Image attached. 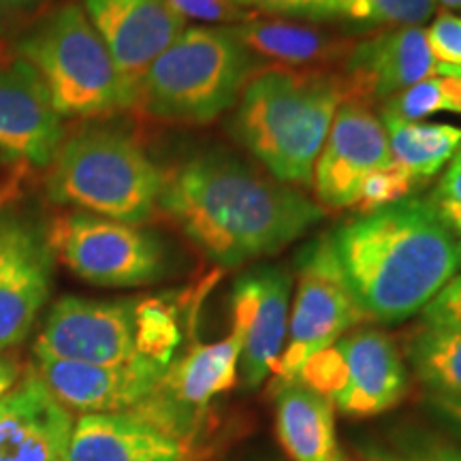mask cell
I'll list each match as a JSON object with an SVG mask.
<instances>
[{
	"label": "cell",
	"mask_w": 461,
	"mask_h": 461,
	"mask_svg": "<svg viewBox=\"0 0 461 461\" xmlns=\"http://www.w3.org/2000/svg\"><path fill=\"white\" fill-rule=\"evenodd\" d=\"M434 406L461 429V397L434 395Z\"/></svg>",
	"instance_id": "35"
},
{
	"label": "cell",
	"mask_w": 461,
	"mask_h": 461,
	"mask_svg": "<svg viewBox=\"0 0 461 461\" xmlns=\"http://www.w3.org/2000/svg\"><path fill=\"white\" fill-rule=\"evenodd\" d=\"M45 241L68 272L95 286H146L163 278L167 269L165 250L154 235L88 212L58 216Z\"/></svg>",
	"instance_id": "8"
},
{
	"label": "cell",
	"mask_w": 461,
	"mask_h": 461,
	"mask_svg": "<svg viewBox=\"0 0 461 461\" xmlns=\"http://www.w3.org/2000/svg\"><path fill=\"white\" fill-rule=\"evenodd\" d=\"M297 295L274 384L299 380L312 357L367 321L344 278L330 235L305 244L297 255Z\"/></svg>",
	"instance_id": "7"
},
{
	"label": "cell",
	"mask_w": 461,
	"mask_h": 461,
	"mask_svg": "<svg viewBox=\"0 0 461 461\" xmlns=\"http://www.w3.org/2000/svg\"><path fill=\"white\" fill-rule=\"evenodd\" d=\"M431 203L436 205L438 214H440L442 221L448 229H451V233L455 238H461V205L457 203H451V201H445V199H431Z\"/></svg>",
	"instance_id": "33"
},
{
	"label": "cell",
	"mask_w": 461,
	"mask_h": 461,
	"mask_svg": "<svg viewBox=\"0 0 461 461\" xmlns=\"http://www.w3.org/2000/svg\"><path fill=\"white\" fill-rule=\"evenodd\" d=\"M423 184L425 180H420L393 160L389 167L374 171L366 177L353 210L357 214H370V212L383 210V207L393 205L397 201L414 197V193Z\"/></svg>",
	"instance_id": "26"
},
{
	"label": "cell",
	"mask_w": 461,
	"mask_h": 461,
	"mask_svg": "<svg viewBox=\"0 0 461 461\" xmlns=\"http://www.w3.org/2000/svg\"><path fill=\"white\" fill-rule=\"evenodd\" d=\"M408 359L434 395L461 397V330L423 322L408 339Z\"/></svg>",
	"instance_id": "24"
},
{
	"label": "cell",
	"mask_w": 461,
	"mask_h": 461,
	"mask_svg": "<svg viewBox=\"0 0 461 461\" xmlns=\"http://www.w3.org/2000/svg\"><path fill=\"white\" fill-rule=\"evenodd\" d=\"M158 210L222 267L276 255L325 216L302 190L224 149L194 154L165 173Z\"/></svg>",
	"instance_id": "1"
},
{
	"label": "cell",
	"mask_w": 461,
	"mask_h": 461,
	"mask_svg": "<svg viewBox=\"0 0 461 461\" xmlns=\"http://www.w3.org/2000/svg\"><path fill=\"white\" fill-rule=\"evenodd\" d=\"M428 34L420 26L383 28L363 32L339 71L348 82L350 99L380 107L420 79L436 75Z\"/></svg>",
	"instance_id": "14"
},
{
	"label": "cell",
	"mask_w": 461,
	"mask_h": 461,
	"mask_svg": "<svg viewBox=\"0 0 461 461\" xmlns=\"http://www.w3.org/2000/svg\"><path fill=\"white\" fill-rule=\"evenodd\" d=\"M230 3L238 5L244 11H250V14L288 17L297 7L308 3V0H230Z\"/></svg>",
	"instance_id": "31"
},
{
	"label": "cell",
	"mask_w": 461,
	"mask_h": 461,
	"mask_svg": "<svg viewBox=\"0 0 461 461\" xmlns=\"http://www.w3.org/2000/svg\"><path fill=\"white\" fill-rule=\"evenodd\" d=\"M84 11L135 96L149 65L186 31L169 0H84Z\"/></svg>",
	"instance_id": "13"
},
{
	"label": "cell",
	"mask_w": 461,
	"mask_h": 461,
	"mask_svg": "<svg viewBox=\"0 0 461 461\" xmlns=\"http://www.w3.org/2000/svg\"><path fill=\"white\" fill-rule=\"evenodd\" d=\"M34 370L51 395L71 412H126L157 389L167 372L163 363L140 357L120 366L37 359Z\"/></svg>",
	"instance_id": "15"
},
{
	"label": "cell",
	"mask_w": 461,
	"mask_h": 461,
	"mask_svg": "<svg viewBox=\"0 0 461 461\" xmlns=\"http://www.w3.org/2000/svg\"><path fill=\"white\" fill-rule=\"evenodd\" d=\"M34 359L120 366L140 359V299L65 295L51 305Z\"/></svg>",
	"instance_id": "10"
},
{
	"label": "cell",
	"mask_w": 461,
	"mask_h": 461,
	"mask_svg": "<svg viewBox=\"0 0 461 461\" xmlns=\"http://www.w3.org/2000/svg\"><path fill=\"white\" fill-rule=\"evenodd\" d=\"M169 3L184 20H197L205 24L238 26L255 15L233 5L230 0H169Z\"/></svg>",
	"instance_id": "28"
},
{
	"label": "cell",
	"mask_w": 461,
	"mask_h": 461,
	"mask_svg": "<svg viewBox=\"0 0 461 461\" xmlns=\"http://www.w3.org/2000/svg\"><path fill=\"white\" fill-rule=\"evenodd\" d=\"M51 250L39 238L0 280V353L22 344L51 291Z\"/></svg>",
	"instance_id": "21"
},
{
	"label": "cell",
	"mask_w": 461,
	"mask_h": 461,
	"mask_svg": "<svg viewBox=\"0 0 461 461\" xmlns=\"http://www.w3.org/2000/svg\"><path fill=\"white\" fill-rule=\"evenodd\" d=\"M230 31L263 68H342L363 34L261 14L230 26Z\"/></svg>",
	"instance_id": "18"
},
{
	"label": "cell",
	"mask_w": 461,
	"mask_h": 461,
	"mask_svg": "<svg viewBox=\"0 0 461 461\" xmlns=\"http://www.w3.org/2000/svg\"><path fill=\"white\" fill-rule=\"evenodd\" d=\"M438 5H440V7L445 11L461 9V0H438Z\"/></svg>",
	"instance_id": "39"
},
{
	"label": "cell",
	"mask_w": 461,
	"mask_h": 461,
	"mask_svg": "<svg viewBox=\"0 0 461 461\" xmlns=\"http://www.w3.org/2000/svg\"><path fill=\"white\" fill-rule=\"evenodd\" d=\"M261 62L230 26H193L149 65L135 107L165 124L205 126L238 105Z\"/></svg>",
	"instance_id": "4"
},
{
	"label": "cell",
	"mask_w": 461,
	"mask_h": 461,
	"mask_svg": "<svg viewBox=\"0 0 461 461\" xmlns=\"http://www.w3.org/2000/svg\"><path fill=\"white\" fill-rule=\"evenodd\" d=\"M431 199H445L451 203L461 205V152L451 160L448 169L442 180L438 182L436 193L431 194Z\"/></svg>",
	"instance_id": "32"
},
{
	"label": "cell",
	"mask_w": 461,
	"mask_h": 461,
	"mask_svg": "<svg viewBox=\"0 0 461 461\" xmlns=\"http://www.w3.org/2000/svg\"><path fill=\"white\" fill-rule=\"evenodd\" d=\"M391 163L387 131L376 105L361 99L344 101L314 165L316 203L325 212L353 207L366 177Z\"/></svg>",
	"instance_id": "11"
},
{
	"label": "cell",
	"mask_w": 461,
	"mask_h": 461,
	"mask_svg": "<svg viewBox=\"0 0 461 461\" xmlns=\"http://www.w3.org/2000/svg\"><path fill=\"white\" fill-rule=\"evenodd\" d=\"M299 380L353 419L378 417L408 393V370L400 350L387 333L372 327L346 333L312 357Z\"/></svg>",
	"instance_id": "9"
},
{
	"label": "cell",
	"mask_w": 461,
	"mask_h": 461,
	"mask_svg": "<svg viewBox=\"0 0 461 461\" xmlns=\"http://www.w3.org/2000/svg\"><path fill=\"white\" fill-rule=\"evenodd\" d=\"M163 182L165 173L131 132L99 124L62 141L48 193L54 203L140 227L158 212Z\"/></svg>",
	"instance_id": "5"
},
{
	"label": "cell",
	"mask_w": 461,
	"mask_h": 461,
	"mask_svg": "<svg viewBox=\"0 0 461 461\" xmlns=\"http://www.w3.org/2000/svg\"><path fill=\"white\" fill-rule=\"evenodd\" d=\"M436 73H445V75H453V77H457V79H461V67H442V65H438V68H436Z\"/></svg>",
	"instance_id": "38"
},
{
	"label": "cell",
	"mask_w": 461,
	"mask_h": 461,
	"mask_svg": "<svg viewBox=\"0 0 461 461\" xmlns=\"http://www.w3.org/2000/svg\"><path fill=\"white\" fill-rule=\"evenodd\" d=\"M293 274L282 265H257L240 276L230 295L233 327L241 333L240 376L257 389L272 376L288 331Z\"/></svg>",
	"instance_id": "12"
},
{
	"label": "cell",
	"mask_w": 461,
	"mask_h": 461,
	"mask_svg": "<svg viewBox=\"0 0 461 461\" xmlns=\"http://www.w3.org/2000/svg\"><path fill=\"white\" fill-rule=\"evenodd\" d=\"M436 7L438 0H308L288 17L372 32L420 26L434 15Z\"/></svg>",
	"instance_id": "22"
},
{
	"label": "cell",
	"mask_w": 461,
	"mask_h": 461,
	"mask_svg": "<svg viewBox=\"0 0 461 461\" xmlns=\"http://www.w3.org/2000/svg\"><path fill=\"white\" fill-rule=\"evenodd\" d=\"M348 99L339 68H263L241 92L229 132L274 180L312 186L316 158Z\"/></svg>",
	"instance_id": "3"
},
{
	"label": "cell",
	"mask_w": 461,
	"mask_h": 461,
	"mask_svg": "<svg viewBox=\"0 0 461 461\" xmlns=\"http://www.w3.org/2000/svg\"><path fill=\"white\" fill-rule=\"evenodd\" d=\"M423 322L461 330V274L448 282L423 310Z\"/></svg>",
	"instance_id": "30"
},
{
	"label": "cell",
	"mask_w": 461,
	"mask_h": 461,
	"mask_svg": "<svg viewBox=\"0 0 461 461\" xmlns=\"http://www.w3.org/2000/svg\"><path fill=\"white\" fill-rule=\"evenodd\" d=\"M41 235L14 210H0V280Z\"/></svg>",
	"instance_id": "27"
},
{
	"label": "cell",
	"mask_w": 461,
	"mask_h": 461,
	"mask_svg": "<svg viewBox=\"0 0 461 461\" xmlns=\"http://www.w3.org/2000/svg\"><path fill=\"white\" fill-rule=\"evenodd\" d=\"M65 141L62 115L24 58L0 67V149L37 167L54 163Z\"/></svg>",
	"instance_id": "17"
},
{
	"label": "cell",
	"mask_w": 461,
	"mask_h": 461,
	"mask_svg": "<svg viewBox=\"0 0 461 461\" xmlns=\"http://www.w3.org/2000/svg\"><path fill=\"white\" fill-rule=\"evenodd\" d=\"M73 412L32 367L0 397V461H67Z\"/></svg>",
	"instance_id": "16"
},
{
	"label": "cell",
	"mask_w": 461,
	"mask_h": 461,
	"mask_svg": "<svg viewBox=\"0 0 461 461\" xmlns=\"http://www.w3.org/2000/svg\"><path fill=\"white\" fill-rule=\"evenodd\" d=\"M391 157L420 180H431L461 152V129L451 124L406 122L383 115Z\"/></svg>",
	"instance_id": "23"
},
{
	"label": "cell",
	"mask_w": 461,
	"mask_h": 461,
	"mask_svg": "<svg viewBox=\"0 0 461 461\" xmlns=\"http://www.w3.org/2000/svg\"><path fill=\"white\" fill-rule=\"evenodd\" d=\"M17 50L41 75L62 118H95L135 107V92L79 5L58 7Z\"/></svg>",
	"instance_id": "6"
},
{
	"label": "cell",
	"mask_w": 461,
	"mask_h": 461,
	"mask_svg": "<svg viewBox=\"0 0 461 461\" xmlns=\"http://www.w3.org/2000/svg\"><path fill=\"white\" fill-rule=\"evenodd\" d=\"M39 3H41V0H0V22L11 14H17V11L37 7Z\"/></svg>",
	"instance_id": "36"
},
{
	"label": "cell",
	"mask_w": 461,
	"mask_h": 461,
	"mask_svg": "<svg viewBox=\"0 0 461 461\" xmlns=\"http://www.w3.org/2000/svg\"><path fill=\"white\" fill-rule=\"evenodd\" d=\"M425 34L438 65L461 67V17L442 11Z\"/></svg>",
	"instance_id": "29"
},
{
	"label": "cell",
	"mask_w": 461,
	"mask_h": 461,
	"mask_svg": "<svg viewBox=\"0 0 461 461\" xmlns=\"http://www.w3.org/2000/svg\"><path fill=\"white\" fill-rule=\"evenodd\" d=\"M276 387V434L293 461H342L336 408L325 395L293 380Z\"/></svg>",
	"instance_id": "20"
},
{
	"label": "cell",
	"mask_w": 461,
	"mask_h": 461,
	"mask_svg": "<svg viewBox=\"0 0 461 461\" xmlns=\"http://www.w3.org/2000/svg\"><path fill=\"white\" fill-rule=\"evenodd\" d=\"M20 376H22L20 363H17L14 357L0 353V397L14 387L17 380H20Z\"/></svg>",
	"instance_id": "34"
},
{
	"label": "cell",
	"mask_w": 461,
	"mask_h": 461,
	"mask_svg": "<svg viewBox=\"0 0 461 461\" xmlns=\"http://www.w3.org/2000/svg\"><path fill=\"white\" fill-rule=\"evenodd\" d=\"M417 461H461V451L459 448H447V447H438V448H431L423 455V457H419Z\"/></svg>",
	"instance_id": "37"
},
{
	"label": "cell",
	"mask_w": 461,
	"mask_h": 461,
	"mask_svg": "<svg viewBox=\"0 0 461 461\" xmlns=\"http://www.w3.org/2000/svg\"><path fill=\"white\" fill-rule=\"evenodd\" d=\"M459 255H461V240H459Z\"/></svg>",
	"instance_id": "40"
},
{
	"label": "cell",
	"mask_w": 461,
	"mask_h": 461,
	"mask_svg": "<svg viewBox=\"0 0 461 461\" xmlns=\"http://www.w3.org/2000/svg\"><path fill=\"white\" fill-rule=\"evenodd\" d=\"M380 112L406 122H419L436 112L461 113V79L436 73L383 103Z\"/></svg>",
	"instance_id": "25"
},
{
	"label": "cell",
	"mask_w": 461,
	"mask_h": 461,
	"mask_svg": "<svg viewBox=\"0 0 461 461\" xmlns=\"http://www.w3.org/2000/svg\"><path fill=\"white\" fill-rule=\"evenodd\" d=\"M330 240L363 314L383 325L423 312L461 269L459 240L419 197L350 218Z\"/></svg>",
	"instance_id": "2"
},
{
	"label": "cell",
	"mask_w": 461,
	"mask_h": 461,
	"mask_svg": "<svg viewBox=\"0 0 461 461\" xmlns=\"http://www.w3.org/2000/svg\"><path fill=\"white\" fill-rule=\"evenodd\" d=\"M190 442L167 434L137 412L79 414L67 461H190Z\"/></svg>",
	"instance_id": "19"
}]
</instances>
